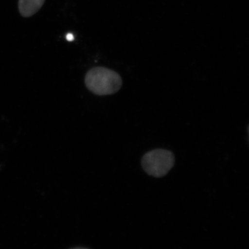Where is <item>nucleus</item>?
Listing matches in <instances>:
<instances>
[{
	"mask_svg": "<svg viewBox=\"0 0 249 249\" xmlns=\"http://www.w3.org/2000/svg\"><path fill=\"white\" fill-rule=\"evenodd\" d=\"M85 85L91 92L100 96L113 94L122 86L119 73L105 67H94L87 73Z\"/></svg>",
	"mask_w": 249,
	"mask_h": 249,
	"instance_id": "obj_1",
	"label": "nucleus"
},
{
	"mask_svg": "<svg viewBox=\"0 0 249 249\" xmlns=\"http://www.w3.org/2000/svg\"><path fill=\"white\" fill-rule=\"evenodd\" d=\"M175 159L173 152L163 149H156L142 157V165L147 174L155 178L165 176L173 168Z\"/></svg>",
	"mask_w": 249,
	"mask_h": 249,
	"instance_id": "obj_2",
	"label": "nucleus"
},
{
	"mask_svg": "<svg viewBox=\"0 0 249 249\" xmlns=\"http://www.w3.org/2000/svg\"><path fill=\"white\" fill-rule=\"evenodd\" d=\"M45 1V0H19L18 9L22 17H31L41 9Z\"/></svg>",
	"mask_w": 249,
	"mask_h": 249,
	"instance_id": "obj_3",
	"label": "nucleus"
},
{
	"mask_svg": "<svg viewBox=\"0 0 249 249\" xmlns=\"http://www.w3.org/2000/svg\"><path fill=\"white\" fill-rule=\"evenodd\" d=\"M67 40L71 42V41H73L74 40V37H73V34H68L66 36Z\"/></svg>",
	"mask_w": 249,
	"mask_h": 249,
	"instance_id": "obj_4",
	"label": "nucleus"
},
{
	"mask_svg": "<svg viewBox=\"0 0 249 249\" xmlns=\"http://www.w3.org/2000/svg\"><path fill=\"white\" fill-rule=\"evenodd\" d=\"M70 249H89L87 248H83V247H76V248Z\"/></svg>",
	"mask_w": 249,
	"mask_h": 249,
	"instance_id": "obj_5",
	"label": "nucleus"
}]
</instances>
